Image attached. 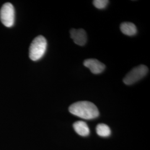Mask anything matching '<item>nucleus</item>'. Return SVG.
Masks as SVG:
<instances>
[{
    "label": "nucleus",
    "instance_id": "39448f33",
    "mask_svg": "<svg viewBox=\"0 0 150 150\" xmlns=\"http://www.w3.org/2000/svg\"><path fill=\"white\" fill-rule=\"evenodd\" d=\"M70 36L76 44L84 46L87 42V34L83 29L72 28L70 31Z\"/></svg>",
    "mask_w": 150,
    "mask_h": 150
},
{
    "label": "nucleus",
    "instance_id": "6e6552de",
    "mask_svg": "<svg viewBox=\"0 0 150 150\" xmlns=\"http://www.w3.org/2000/svg\"><path fill=\"white\" fill-rule=\"evenodd\" d=\"M120 29L123 34L129 36H134L137 32L136 26L131 22H123L120 26Z\"/></svg>",
    "mask_w": 150,
    "mask_h": 150
},
{
    "label": "nucleus",
    "instance_id": "1a4fd4ad",
    "mask_svg": "<svg viewBox=\"0 0 150 150\" xmlns=\"http://www.w3.org/2000/svg\"><path fill=\"white\" fill-rule=\"evenodd\" d=\"M97 134L101 137H108L111 134V129L107 125L100 123L97 126Z\"/></svg>",
    "mask_w": 150,
    "mask_h": 150
},
{
    "label": "nucleus",
    "instance_id": "0eeeda50",
    "mask_svg": "<svg viewBox=\"0 0 150 150\" xmlns=\"http://www.w3.org/2000/svg\"><path fill=\"white\" fill-rule=\"evenodd\" d=\"M73 126L76 132L81 136H87L90 134L88 126L83 121H77L74 123Z\"/></svg>",
    "mask_w": 150,
    "mask_h": 150
},
{
    "label": "nucleus",
    "instance_id": "423d86ee",
    "mask_svg": "<svg viewBox=\"0 0 150 150\" xmlns=\"http://www.w3.org/2000/svg\"><path fill=\"white\" fill-rule=\"evenodd\" d=\"M83 64L94 74H101L105 69V65L96 59H86Z\"/></svg>",
    "mask_w": 150,
    "mask_h": 150
},
{
    "label": "nucleus",
    "instance_id": "f257e3e1",
    "mask_svg": "<svg viewBox=\"0 0 150 150\" xmlns=\"http://www.w3.org/2000/svg\"><path fill=\"white\" fill-rule=\"evenodd\" d=\"M69 111L72 115L86 120L96 118L99 116V111L95 104L89 101H79L72 104Z\"/></svg>",
    "mask_w": 150,
    "mask_h": 150
},
{
    "label": "nucleus",
    "instance_id": "f03ea898",
    "mask_svg": "<svg viewBox=\"0 0 150 150\" xmlns=\"http://www.w3.org/2000/svg\"><path fill=\"white\" fill-rule=\"evenodd\" d=\"M47 48V41L42 36L35 38L30 46L29 57L32 61L41 59L45 54Z\"/></svg>",
    "mask_w": 150,
    "mask_h": 150
},
{
    "label": "nucleus",
    "instance_id": "20e7f679",
    "mask_svg": "<svg viewBox=\"0 0 150 150\" xmlns=\"http://www.w3.org/2000/svg\"><path fill=\"white\" fill-rule=\"evenodd\" d=\"M0 19L2 23L7 27H11L15 22V10L10 2L5 4L0 10Z\"/></svg>",
    "mask_w": 150,
    "mask_h": 150
},
{
    "label": "nucleus",
    "instance_id": "9d476101",
    "mask_svg": "<svg viewBox=\"0 0 150 150\" xmlns=\"http://www.w3.org/2000/svg\"><path fill=\"white\" fill-rule=\"evenodd\" d=\"M108 2L109 1L107 0H95L93 1V5L98 9L105 8L107 6Z\"/></svg>",
    "mask_w": 150,
    "mask_h": 150
},
{
    "label": "nucleus",
    "instance_id": "7ed1b4c3",
    "mask_svg": "<svg viewBox=\"0 0 150 150\" xmlns=\"http://www.w3.org/2000/svg\"><path fill=\"white\" fill-rule=\"evenodd\" d=\"M149 72V69L144 64L134 67L123 79V82L127 85H131L144 78Z\"/></svg>",
    "mask_w": 150,
    "mask_h": 150
}]
</instances>
